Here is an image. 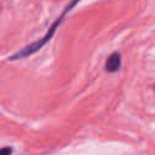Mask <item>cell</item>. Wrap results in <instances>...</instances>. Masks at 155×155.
Returning <instances> with one entry per match:
<instances>
[{
    "instance_id": "7a4b0ae2",
    "label": "cell",
    "mask_w": 155,
    "mask_h": 155,
    "mask_svg": "<svg viewBox=\"0 0 155 155\" xmlns=\"http://www.w3.org/2000/svg\"><path fill=\"white\" fill-rule=\"evenodd\" d=\"M120 68H121V56L119 52H113L105 62V70L108 73H115L120 70Z\"/></svg>"
},
{
    "instance_id": "3957f363",
    "label": "cell",
    "mask_w": 155,
    "mask_h": 155,
    "mask_svg": "<svg viewBox=\"0 0 155 155\" xmlns=\"http://www.w3.org/2000/svg\"><path fill=\"white\" fill-rule=\"evenodd\" d=\"M11 153H12V149H11L10 147H7V148H1V149H0V155H11Z\"/></svg>"
},
{
    "instance_id": "277c9868",
    "label": "cell",
    "mask_w": 155,
    "mask_h": 155,
    "mask_svg": "<svg viewBox=\"0 0 155 155\" xmlns=\"http://www.w3.org/2000/svg\"><path fill=\"white\" fill-rule=\"evenodd\" d=\"M154 91H155V85H154Z\"/></svg>"
},
{
    "instance_id": "6da1fadb",
    "label": "cell",
    "mask_w": 155,
    "mask_h": 155,
    "mask_svg": "<svg viewBox=\"0 0 155 155\" xmlns=\"http://www.w3.org/2000/svg\"><path fill=\"white\" fill-rule=\"evenodd\" d=\"M79 1L80 0H70L69 1V4L65 6V8L63 10V12L61 13V16L51 24V27H50V29H48V31L46 33V35H44L41 39H39V40H36V41H34V42H30L29 45H27V46H24V47H22L19 51H17L16 53H13L12 56H10L8 57V61H17V59H22V58H27V57H29L30 54H34V53H36L40 48H42V46L44 45H46L51 39H52V36H53V34L56 33V30H57V28L59 27V24L64 21V18H65V16L79 4Z\"/></svg>"
}]
</instances>
